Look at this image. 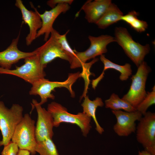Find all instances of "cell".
I'll list each match as a JSON object with an SVG mask.
<instances>
[{
  "mask_svg": "<svg viewBox=\"0 0 155 155\" xmlns=\"http://www.w3.org/2000/svg\"><path fill=\"white\" fill-rule=\"evenodd\" d=\"M24 63L15 69H5L0 67V74L13 75L32 84L38 80L44 78L46 74L36 54L24 59Z\"/></svg>",
  "mask_w": 155,
  "mask_h": 155,
  "instance_id": "8",
  "label": "cell"
},
{
  "mask_svg": "<svg viewBox=\"0 0 155 155\" xmlns=\"http://www.w3.org/2000/svg\"><path fill=\"white\" fill-rule=\"evenodd\" d=\"M100 59L104 65V68L100 75L92 81V87L94 89H95L98 83L103 78L104 72L107 69H114L119 72L121 73L119 79L122 81L127 80L132 75L131 66L129 63H126L123 65L116 64L106 58L103 54L100 55Z\"/></svg>",
  "mask_w": 155,
  "mask_h": 155,
  "instance_id": "17",
  "label": "cell"
},
{
  "mask_svg": "<svg viewBox=\"0 0 155 155\" xmlns=\"http://www.w3.org/2000/svg\"><path fill=\"white\" fill-rule=\"evenodd\" d=\"M112 3L111 0H88L81 9L85 13V18L89 23L96 24Z\"/></svg>",
  "mask_w": 155,
  "mask_h": 155,
  "instance_id": "16",
  "label": "cell"
},
{
  "mask_svg": "<svg viewBox=\"0 0 155 155\" xmlns=\"http://www.w3.org/2000/svg\"><path fill=\"white\" fill-rule=\"evenodd\" d=\"M98 60L97 58H95L92 59L90 62L83 63L82 66L83 69V72L80 73L81 77L84 78L85 81V88L84 93L82 95L81 100L83 97L86 96L87 89L88 86L90 83L89 76L90 75H94V74L91 73L90 71V69L93 64Z\"/></svg>",
  "mask_w": 155,
  "mask_h": 155,
  "instance_id": "24",
  "label": "cell"
},
{
  "mask_svg": "<svg viewBox=\"0 0 155 155\" xmlns=\"http://www.w3.org/2000/svg\"><path fill=\"white\" fill-rule=\"evenodd\" d=\"M35 151L40 155H59L55 145L51 138L36 142Z\"/></svg>",
  "mask_w": 155,
  "mask_h": 155,
  "instance_id": "22",
  "label": "cell"
},
{
  "mask_svg": "<svg viewBox=\"0 0 155 155\" xmlns=\"http://www.w3.org/2000/svg\"><path fill=\"white\" fill-rule=\"evenodd\" d=\"M57 31L54 29L46 42L36 49L40 63L44 68L56 58H59L69 62L68 56L58 41L56 35Z\"/></svg>",
  "mask_w": 155,
  "mask_h": 155,
  "instance_id": "10",
  "label": "cell"
},
{
  "mask_svg": "<svg viewBox=\"0 0 155 155\" xmlns=\"http://www.w3.org/2000/svg\"><path fill=\"white\" fill-rule=\"evenodd\" d=\"M23 110L19 104H13L9 108L0 101V130L2 136L0 146H6L11 142L16 127L23 118Z\"/></svg>",
  "mask_w": 155,
  "mask_h": 155,
  "instance_id": "4",
  "label": "cell"
},
{
  "mask_svg": "<svg viewBox=\"0 0 155 155\" xmlns=\"http://www.w3.org/2000/svg\"><path fill=\"white\" fill-rule=\"evenodd\" d=\"M138 155H152L149 152L146 150L139 151L138 153Z\"/></svg>",
  "mask_w": 155,
  "mask_h": 155,
  "instance_id": "29",
  "label": "cell"
},
{
  "mask_svg": "<svg viewBox=\"0 0 155 155\" xmlns=\"http://www.w3.org/2000/svg\"><path fill=\"white\" fill-rule=\"evenodd\" d=\"M80 77H81L80 73L78 72L69 73L67 78L63 82L51 81L45 78H42L32 84L29 94L30 95H38L41 99L39 103L41 105L46 102L48 98L55 99V96L52 92L55 91V88H66L70 93L71 97L74 98L75 94L72 87Z\"/></svg>",
  "mask_w": 155,
  "mask_h": 155,
  "instance_id": "1",
  "label": "cell"
},
{
  "mask_svg": "<svg viewBox=\"0 0 155 155\" xmlns=\"http://www.w3.org/2000/svg\"><path fill=\"white\" fill-rule=\"evenodd\" d=\"M155 103V86L152 88L150 92H148L145 98L136 108V111L144 115L147 112L148 108Z\"/></svg>",
  "mask_w": 155,
  "mask_h": 155,
  "instance_id": "23",
  "label": "cell"
},
{
  "mask_svg": "<svg viewBox=\"0 0 155 155\" xmlns=\"http://www.w3.org/2000/svg\"><path fill=\"white\" fill-rule=\"evenodd\" d=\"M70 7L67 3H62L57 5L49 10H45L42 14L39 13L42 25L38 31L36 36L37 38L44 35V40L46 41L49 35L54 29L53 25L57 17L61 13H65L68 11Z\"/></svg>",
  "mask_w": 155,
  "mask_h": 155,
  "instance_id": "15",
  "label": "cell"
},
{
  "mask_svg": "<svg viewBox=\"0 0 155 155\" xmlns=\"http://www.w3.org/2000/svg\"><path fill=\"white\" fill-rule=\"evenodd\" d=\"M19 150L17 145L11 141L8 145L4 146L1 155H18Z\"/></svg>",
  "mask_w": 155,
  "mask_h": 155,
  "instance_id": "26",
  "label": "cell"
},
{
  "mask_svg": "<svg viewBox=\"0 0 155 155\" xmlns=\"http://www.w3.org/2000/svg\"><path fill=\"white\" fill-rule=\"evenodd\" d=\"M15 5L20 10L22 20L29 27V32L26 37V45H30L36 38L37 32L42 26L39 13L35 8L34 11L28 10L21 0H16Z\"/></svg>",
  "mask_w": 155,
  "mask_h": 155,
  "instance_id": "13",
  "label": "cell"
},
{
  "mask_svg": "<svg viewBox=\"0 0 155 155\" xmlns=\"http://www.w3.org/2000/svg\"></svg>",
  "mask_w": 155,
  "mask_h": 155,
  "instance_id": "30",
  "label": "cell"
},
{
  "mask_svg": "<svg viewBox=\"0 0 155 155\" xmlns=\"http://www.w3.org/2000/svg\"><path fill=\"white\" fill-rule=\"evenodd\" d=\"M115 116L117 122L113 129L115 133L119 136H127L136 130L135 121H139L142 117V114L136 111L132 112L123 111L121 110H112Z\"/></svg>",
  "mask_w": 155,
  "mask_h": 155,
  "instance_id": "12",
  "label": "cell"
},
{
  "mask_svg": "<svg viewBox=\"0 0 155 155\" xmlns=\"http://www.w3.org/2000/svg\"><path fill=\"white\" fill-rule=\"evenodd\" d=\"M88 38L90 44L87 50L81 52L73 50L75 55L70 63L71 69L81 67L87 61L106 53L108 44L116 42L114 37L108 35H102L98 37L89 35Z\"/></svg>",
  "mask_w": 155,
  "mask_h": 155,
  "instance_id": "5",
  "label": "cell"
},
{
  "mask_svg": "<svg viewBox=\"0 0 155 155\" xmlns=\"http://www.w3.org/2000/svg\"><path fill=\"white\" fill-rule=\"evenodd\" d=\"M83 102L81 104L83 109V112L92 118L96 125L95 129L100 134L104 132V129L98 123L96 116V111L98 107H102L104 104L102 99L100 97H96L93 100H91L88 96L84 97Z\"/></svg>",
  "mask_w": 155,
  "mask_h": 155,
  "instance_id": "18",
  "label": "cell"
},
{
  "mask_svg": "<svg viewBox=\"0 0 155 155\" xmlns=\"http://www.w3.org/2000/svg\"><path fill=\"white\" fill-rule=\"evenodd\" d=\"M32 102L36 108L37 119L35 126V136L36 142L43 141L47 138L52 139L54 135L53 128L54 121L51 114L35 99Z\"/></svg>",
  "mask_w": 155,
  "mask_h": 155,
  "instance_id": "11",
  "label": "cell"
},
{
  "mask_svg": "<svg viewBox=\"0 0 155 155\" xmlns=\"http://www.w3.org/2000/svg\"><path fill=\"white\" fill-rule=\"evenodd\" d=\"M47 110L52 115L55 127H59L62 123L76 125L80 129L82 135L85 137L91 128V117L83 112L76 115L70 113L65 107L55 102L48 104Z\"/></svg>",
  "mask_w": 155,
  "mask_h": 155,
  "instance_id": "2",
  "label": "cell"
},
{
  "mask_svg": "<svg viewBox=\"0 0 155 155\" xmlns=\"http://www.w3.org/2000/svg\"><path fill=\"white\" fill-rule=\"evenodd\" d=\"M69 31L68 30L64 34L61 35L57 31L56 35L58 41L69 58V62L70 64L75 55V53L74 50L71 48L67 39L66 36Z\"/></svg>",
  "mask_w": 155,
  "mask_h": 155,
  "instance_id": "25",
  "label": "cell"
},
{
  "mask_svg": "<svg viewBox=\"0 0 155 155\" xmlns=\"http://www.w3.org/2000/svg\"><path fill=\"white\" fill-rule=\"evenodd\" d=\"M20 33L18 36L13 39L10 45L4 50L0 52V67L5 69H10L12 65L20 60L26 58L36 54V49L31 52H25L19 49L18 44Z\"/></svg>",
  "mask_w": 155,
  "mask_h": 155,
  "instance_id": "14",
  "label": "cell"
},
{
  "mask_svg": "<svg viewBox=\"0 0 155 155\" xmlns=\"http://www.w3.org/2000/svg\"><path fill=\"white\" fill-rule=\"evenodd\" d=\"M105 106L112 110L119 111L122 109L125 111L132 112L136 111L126 101L120 98L118 95L113 93L109 98L105 101Z\"/></svg>",
  "mask_w": 155,
  "mask_h": 155,
  "instance_id": "20",
  "label": "cell"
},
{
  "mask_svg": "<svg viewBox=\"0 0 155 155\" xmlns=\"http://www.w3.org/2000/svg\"><path fill=\"white\" fill-rule=\"evenodd\" d=\"M35 123L28 114H25L16 127L11 140L17 145L19 149L27 150L32 155L36 152Z\"/></svg>",
  "mask_w": 155,
  "mask_h": 155,
  "instance_id": "7",
  "label": "cell"
},
{
  "mask_svg": "<svg viewBox=\"0 0 155 155\" xmlns=\"http://www.w3.org/2000/svg\"><path fill=\"white\" fill-rule=\"evenodd\" d=\"M143 116L136 128L137 140L145 150L155 155V114L148 111Z\"/></svg>",
  "mask_w": 155,
  "mask_h": 155,
  "instance_id": "9",
  "label": "cell"
},
{
  "mask_svg": "<svg viewBox=\"0 0 155 155\" xmlns=\"http://www.w3.org/2000/svg\"><path fill=\"white\" fill-rule=\"evenodd\" d=\"M137 68L136 73L131 78L132 83L129 90L121 98L136 109L146 96V84L148 74L151 71L150 67L144 61Z\"/></svg>",
  "mask_w": 155,
  "mask_h": 155,
  "instance_id": "6",
  "label": "cell"
},
{
  "mask_svg": "<svg viewBox=\"0 0 155 155\" xmlns=\"http://www.w3.org/2000/svg\"><path fill=\"white\" fill-rule=\"evenodd\" d=\"M73 1V0H50L47 1L46 3L49 6L53 8L60 4L65 3L70 5Z\"/></svg>",
  "mask_w": 155,
  "mask_h": 155,
  "instance_id": "27",
  "label": "cell"
},
{
  "mask_svg": "<svg viewBox=\"0 0 155 155\" xmlns=\"http://www.w3.org/2000/svg\"><path fill=\"white\" fill-rule=\"evenodd\" d=\"M123 15V13L118 6L112 3L96 24L99 28L104 29L121 20V18Z\"/></svg>",
  "mask_w": 155,
  "mask_h": 155,
  "instance_id": "19",
  "label": "cell"
},
{
  "mask_svg": "<svg viewBox=\"0 0 155 155\" xmlns=\"http://www.w3.org/2000/svg\"><path fill=\"white\" fill-rule=\"evenodd\" d=\"M29 151L26 150L19 149L18 155H30Z\"/></svg>",
  "mask_w": 155,
  "mask_h": 155,
  "instance_id": "28",
  "label": "cell"
},
{
  "mask_svg": "<svg viewBox=\"0 0 155 155\" xmlns=\"http://www.w3.org/2000/svg\"><path fill=\"white\" fill-rule=\"evenodd\" d=\"M138 15V12L132 10L125 15H123L121 18V20L128 24L137 32H142L146 31L148 25L146 22L138 19L137 16Z\"/></svg>",
  "mask_w": 155,
  "mask_h": 155,
  "instance_id": "21",
  "label": "cell"
},
{
  "mask_svg": "<svg viewBox=\"0 0 155 155\" xmlns=\"http://www.w3.org/2000/svg\"><path fill=\"white\" fill-rule=\"evenodd\" d=\"M114 34L116 42L138 67L149 53L150 50L149 44L143 45L135 41L127 29L123 27H116Z\"/></svg>",
  "mask_w": 155,
  "mask_h": 155,
  "instance_id": "3",
  "label": "cell"
}]
</instances>
